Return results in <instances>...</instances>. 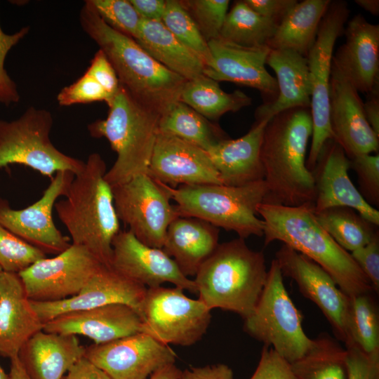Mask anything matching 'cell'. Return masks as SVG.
Masks as SVG:
<instances>
[{
  "mask_svg": "<svg viewBox=\"0 0 379 379\" xmlns=\"http://www.w3.org/2000/svg\"><path fill=\"white\" fill-rule=\"evenodd\" d=\"M312 134L310 108L289 109L268 121L260 149L267 189L263 203L286 206H314V180L305 159Z\"/></svg>",
  "mask_w": 379,
  "mask_h": 379,
  "instance_id": "cell-1",
  "label": "cell"
},
{
  "mask_svg": "<svg viewBox=\"0 0 379 379\" xmlns=\"http://www.w3.org/2000/svg\"><path fill=\"white\" fill-rule=\"evenodd\" d=\"M79 22L112 65L120 85L136 100L161 115L179 101L187 80L161 65L135 39L109 27L91 0L81 8Z\"/></svg>",
  "mask_w": 379,
  "mask_h": 379,
  "instance_id": "cell-2",
  "label": "cell"
},
{
  "mask_svg": "<svg viewBox=\"0 0 379 379\" xmlns=\"http://www.w3.org/2000/svg\"><path fill=\"white\" fill-rule=\"evenodd\" d=\"M258 214L264 222V244L280 241L323 268L349 298L370 293V281L350 253L319 224L313 206H286L262 203Z\"/></svg>",
  "mask_w": 379,
  "mask_h": 379,
  "instance_id": "cell-3",
  "label": "cell"
},
{
  "mask_svg": "<svg viewBox=\"0 0 379 379\" xmlns=\"http://www.w3.org/2000/svg\"><path fill=\"white\" fill-rule=\"evenodd\" d=\"M105 161L91 154L83 170L70 183L65 199L55 210L70 235L71 244L88 250L102 264L110 266L114 237L120 231L111 185L105 178Z\"/></svg>",
  "mask_w": 379,
  "mask_h": 379,
  "instance_id": "cell-4",
  "label": "cell"
},
{
  "mask_svg": "<svg viewBox=\"0 0 379 379\" xmlns=\"http://www.w3.org/2000/svg\"><path fill=\"white\" fill-rule=\"evenodd\" d=\"M267 276L263 253L251 249L239 237L219 244L194 281L198 299L210 310L231 311L244 319L253 311Z\"/></svg>",
  "mask_w": 379,
  "mask_h": 379,
  "instance_id": "cell-5",
  "label": "cell"
},
{
  "mask_svg": "<svg viewBox=\"0 0 379 379\" xmlns=\"http://www.w3.org/2000/svg\"><path fill=\"white\" fill-rule=\"evenodd\" d=\"M107 105V117L93 121L87 128L93 138H106L117 154L105 175L112 187L147 173L161 115L139 102L121 85Z\"/></svg>",
  "mask_w": 379,
  "mask_h": 379,
  "instance_id": "cell-6",
  "label": "cell"
},
{
  "mask_svg": "<svg viewBox=\"0 0 379 379\" xmlns=\"http://www.w3.org/2000/svg\"><path fill=\"white\" fill-rule=\"evenodd\" d=\"M157 182L175 202L178 216L201 219L235 232L244 239L263 236L264 222L258 217V207L267 192L264 180L242 186L211 184L175 188Z\"/></svg>",
  "mask_w": 379,
  "mask_h": 379,
  "instance_id": "cell-7",
  "label": "cell"
},
{
  "mask_svg": "<svg viewBox=\"0 0 379 379\" xmlns=\"http://www.w3.org/2000/svg\"><path fill=\"white\" fill-rule=\"evenodd\" d=\"M244 330L290 364L303 357L315 344L302 328V316L285 288L276 259L253 311L244 319Z\"/></svg>",
  "mask_w": 379,
  "mask_h": 379,
  "instance_id": "cell-8",
  "label": "cell"
},
{
  "mask_svg": "<svg viewBox=\"0 0 379 379\" xmlns=\"http://www.w3.org/2000/svg\"><path fill=\"white\" fill-rule=\"evenodd\" d=\"M53 119L45 109L29 107L18 119H0V168L20 164L51 179L59 171L81 172L82 160L56 148L50 134Z\"/></svg>",
  "mask_w": 379,
  "mask_h": 379,
  "instance_id": "cell-9",
  "label": "cell"
},
{
  "mask_svg": "<svg viewBox=\"0 0 379 379\" xmlns=\"http://www.w3.org/2000/svg\"><path fill=\"white\" fill-rule=\"evenodd\" d=\"M350 11L345 1H331L319 26L316 41L307 56L312 86V142L306 166L312 171L324 143L334 139L329 119V88L333 51L344 34Z\"/></svg>",
  "mask_w": 379,
  "mask_h": 379,
  "instance_id": "cell-10",
  "label": "cell"
},
{
  "mask_svg": "<svg viewBox=\"0 0 379 379\" xmlns=\"http://www.w3.org/2000/svg\"><path fill=\"white\" fill-rule=\"evenodd\" d=\"M112 189L119 221L145 245L162 248L167 229L178 216L168 192L147 173Z\"/></svg>",
  "mask_w": 379,
  "mask_h": 379,
  "instance_id": "cell-11",
  "label": "cell"
},
{
  "mask_svg": "<svg viewBox=\"0 0 379 379\" xmlns=\"http://www.w3.org/2000/svg\"><path fill=\"white\" fill-rule=\"evenodd\" d=\"M179 287L147 289L142 318L145 332L161 343L192 345L206 333L211 310L199 299L188 298Z\"/></svg>",
  "mask_w": 379,
  "mask_h": 379,
  "instance_id": "cell-12",
  "label": "cell"
},
{
  "mask_svg": "<svg viewBox=\"0 0 379 379\" xmlns=\"http://www.w3.org/2000/svg\"><path fill=\"white\" fill-rule=\"evenodd\" d=\"M103 265L84 247L71 244L59 254L36 261L18 275L31 301L53 302L77 295Z\"/></svg>",
  "mask_w": 379,
  "mask_h": 379,
  "instance_id": "cell-13",
  "label": "cell"
},
{
  "mask_svg": "<svg viewBox=\"0 0 379 379\" xmlns=\"http://www.w3.org/2000/svg\"><path fill=\"white\" fill-rule=\"evenodd\" d=\"M74 177L71 171L58 172L40 199L25 208H12L8 200L0 198V224L46 255L66 250L71 245L70 239L55 226L53 211L58 199L65 196Z\"/></svg>",
  "mask_w": 379,
  "mask_h": 379,
  "instance_id": "cell-14",
  "label": "cell"
},
{
  "mask_svg": "<svg viewBox=\"0 0 379 379\" xmlns=\"http://www.w3.org/2000/svg\"><path fill=\"white\" fill-rule=\"evenodd\" d=\"M84 357L111 379H147L159 369L174 364L177 357L168 345L145 332L91 345Z\"/></svg>",
  "mask_w": 379,
  "mask_h": 379,
  "instance_id": "cell-15",
  "label": "cell"
},
{
  "mask_svg": "<svg viewBox=\"0 0 379 379\" xmlns=\"http://www.w3.org/2000/svg\"><path fill=\"white\" fill-rule=\"evenodd\" d=\"M275 255L283 277H290L297 284L300 293L322 312L336 337L345 345L348 344L350 298L323 268L286 244Z\"/></svg>",
  "mask_w": 379,
  "mask_h": 379,
  "instance_id": "cell-16",
  "label": "cell"
},
{
  "mask_svg": "<svg viewBox=\"0 0 379 379\" xmlns=\"http://www.w3.org/2000/svg\"><path fill=\"white\" fill-rule=\"evenodd\" d=\"M112 247L110 267L129 279L147 288L168 282L197 293L194 281L185 277L162 248L145 245L129 230H120Z\"/></svg>",
  "mask_w": 379,
  "mask_h": 379,
  "instance_id": "cell-17",
  "label": "cell"
},
{
  "mask_svg": "<svg viewBox=\"0 0 379 379\" xmlns=\"http://www.w3.org/2000/svg\"><path fill=\"white\" fill-rule=\"evenodd\" d=\"M210 60L204 75L218 82L228 81L255 88L264 102H273L278 95L275 77L265 68L270 51L267 46L247 47L217 38L208 41Z\"/></svg>",
  "mask_w": 379,
  "mask_h": 379,
  "instance_id": "cell-18",
  "label": "cell"
},
{
  "mask_svg": "<svg viewBox=\"0 0 379 379\" xmlns=\"http://www.w3.org/2000/svg\"><path fill=\"white\" fill-rule=\"evenodd\" d=\"M147 289L110 266L103 265L77 295L58 301H31V303L44 324L65 313L112 303L128 305L142 317Z\"/></svg>",
  "mask_w": 379,
  "mask_h": 379,
  "instance_id": "cell-19",
  "label": "cell"
},
{
  "mask_svg": "<svg viewBox=\"0 0 379 379\" xmlns=\"http://www.w3.org/2000/svg\"><path fill=\"white\" fill-rule=\"evenodd\" d=\"M359 92L331 64L329 119L334 140L349 159L378 152L379 137L368 124Z\"/></svg>",
  "mask_w": 379,
  "mask_h": 379,
  "instance_id": "cell-20",
  "label": "cell"
},
{
  "mask_svg": "<svg viewBox=\"0 0 379 379\" xmlns=\"http://www.w3.org/2000/svg\"><path fill=\"white\" fill-rule=\"evenodd\" d=\"M147 173L173 188L180 185H222L206 150L159 132Z\"/></svg>",
  "mask_w": 379,
  "mask_h": 379,
  "instance_id": "cell-21",
  "label": "cell"
},
{
  "mask_svg": "<svg viewBox=\"0 0 379 379\" xmlns=\"http://www.w3.org/2000/svg\"><path fill=\"white\" fill-rule=\"evenodd\" d=\"M350 168V159L342 147L334 139L328 140L312 171L316 191L313 211L346 206L378 226L379 211L365 201L354 185L348 175Z\"/></svg>",
  "mask_w": 379,
  "mask_h": 379,
  "instance_id": "cell-22",
  "label": "cell"
},
{
  "mask_svg": "<svg viewBox=\"0 0 379 379\" xmlns=\"http://www.w3.org/2000/svg\"><path fill=\"white\" fill-rule=\"evenodd\" d=\"M44 331L81 335L93 340L94 344H103L145 332V324L138 312L131 306L112 303L61 314L45 323Z\"/></svg>",
  "mask_w": 379,
  "mask_h": 379,
  "instance_id": "cell-23",
  "label": "cell"
},
{
  "mask_svg": "<svg viewBox=\"0 0 379 379\" xmlns=\"http://www.w3.org/2000/svg\"><path fill=\"white\" fill-rule=\"evenodd\" d=\"M344 34L345 41L333 55L331 64L358 92L367 94L379 81V25L357 14Z\"/></svg>",
  "mask_w": 379,
  "mask_h": 379,
  "instance_id": "cell-24",
  "label": "cell"
},
{
  "mask_svg": "<svg viewBox=\"0 0 379 379\" xmlns=\"http://www.w3.org/2000/svg\"><path fill=\"white\" fill-rule=\"evenodd\" d=\"M18 274H0V355L18 356L25 342L44 330Z\"/></svg>",
  "mask_w": 379,
  "mask_h": 379,
  "instance_id": "cell-25",
  "label": "cell"
},
{
  "mask_svg": "<svg viewBox=\"0 0 379 379\" xmlns=\"http://www.w3.org/2000/svg\"><path fill=\"white\" fill-rule=\"evenodd\" d=\"M268 121H255L244 135L222 139L206 151L222 185L242 186L264 180L260 149Z\"/></svg>",
  "mask_w": 379,
  "mask_h": 379,
  "instance_id": "cell-26",
  "label": "cell"
},
{
  "mask_svg": "<svg viewBox=\"0 0 379 379\" xmlns=\"http://www.w3.org/2000/svg\"><path fill=\"white\" fill-rule=\"evenodd\" d=\"M276 73L278 95L270 103H262L255 110V121L270 120L285 110L310 108L312 86L307 59L288 49H270L266 60Z\"/></svg>",
  "mask_w": 379,
  "mask_h": 379,
  "instance_id": "cell-27",
  "label": "cell"
},
{
  "mask_svg": "<svg viewBox=\"0 0 379 379\" xmlns=\"http://www.w3.org/2000/svg\"><path fill=\"white\" fill-rule=\"evenodd\" d=\"M85 350L77 335L41 330L25 342L18 357L31 379H62Z\"/></svg>",
  "mask_w": 379,
  "mask_h": 379,
  "instance_id": "cell-28",
  "label": "cell"
},
{
  "mask_svg": "<svg viewBox=\"0 0 379 379\" xmlns=\"http://www.w3.org/2000/svg\"><path fill=\"white\" fill-rule=\"evenodd\" d=\"M220 229L194 217L178 216L168 226L162 249L187 277H195L218 246Z\"/></svg>",
  "mask_w": 379,
  "mask_h": 379,
  "instance_id": "cell-29",
  "label": "cell"
},
{
  "mask_svg": "<svg viewBox=\"0 0 379 379\" xmlns=\"http://www.w3.org/2000/svg\"><path fill=\"white\" fill-rule=\"evenodd\" d=\"M135 40L164 67L189 81L204 74L205 65L161 21L141 18Z\"/></svg>",
  "mask_w": 379,
  "mask_h": 379,
  "instance_id": "cell-30",
  "label": "cell"
},
{
  "mask_svg": "<svg viewBox=\"0 0 379 379\" xmlns=\"http://www.w3.org/2000/svg\"><path fill=\"white\" fill-rule=\"evenodd\" d=\"M331 0L297 2L278 25L267 46L270 49H288L307 57L313 46L321 20Z\"/></svg>",
  "mask_w": 379,
  "mask_h": 379,
  "instance_id": "cell-31",
  "label": "cell"
},
{
  "mask_svg": "<svg viewBox=\"0 0 379 379\" xmlns=\"http://www.w3.org/2000/svg\"><path fill=\"white\" fill-rule=\"evenodd\" d=\"M179 100L208 120H217L227 112H236L252 104V98L243 91L227 93L218 81L204 74L186 81Z\"/></svg>",
  "mask_w": 379,
  "mask_h": 379,
  "instance_id": "cell-32",
  "label": "cell"
},
{
  "mask_svg": "<svg viewBox=\"0 0 379 379\" xmlns=\"http://www.w3.org/2000/svg\"><path fill=\"white\" fill-rule=\"evenodd\" d=\"M159 132L178 138L206 151L218 141L227 138L219 126L180 100L161 116Z\"/></svg>",
  "mask_w": 379,
  "mask_h": 379,
  "instance_id": "cell-33",
  "label": "cell"
},
{
  "mask_svg": "<svg viewBox=\"0 0 379 379\" xmlns=\"http://www.w3.org/2000/svg\"><path fill=\"white\" fill-rule=\"evenodd\" d=\"M314 212L319 224L345 250L352 252L378 235V226L346 206Z\"/></svg>",
  "mask_w": 379,
  "mask_h": 379,
  "instance_id": "cell-34",
  "label": "cell"
},
{
  "mask_svg": "<svg viewBox=\"0 0 379 379\" xmlns=\"http://www.w3.org/2000/svg\"><path fill=\"white\" fill-rule=\"evenodd\" d=\"M278 25L255 12L244 0L237 1L227 13L218 38L247 47L267 46Z\"/></svg>",
  "mask_w": 379,
  "mask_h": 379,
  "instance_id": "cell-35",
  "label": "cell"
},
{
  "mask_svg": "<svg viewBox=\"0 0 379 379\" xmlns=\"http://www.w3.org/2000/svg\"><path fill=\"white\" fill-rule=\"evenodd\" d=\"M291 366L298 379H347L345 348L327 336Z\"/></svg>",
  "mask_w": 379,
  "mask_h": 379,
  "instance_id": "cell-36",
  "label": "cell"
},
{
  "mask_svg": "<svg viewBox=\"0 0 379 379\" xmlns=\"http://www.w3.org/2000/svg\"><path fill=\"white\" fill-rule=\"evenodd\" d=\"M347 329V345L353 343L368 354H379V318L369 293L350 298Z\"/></svg>",
  "mask_w": 379,
  "mask_h": 379,
  "instance_id": "cell-37",
  "label": "cell"
},
{
  "mask_svg": "<svg viewBox=\"0 0 379 379\" xmlns=\"http://www.w3.org/2000/svg\"><path fill=\"white\" fill-rule=\"evenodd\" d=\"M161 22L181 43L197 55L206 66L211 57L208 42L179 0H166Z\"/></svg>",
  "mask_w": 379,
  "mask_h": 379,
  "instance_id": "cell-38",
  "label": "cell"
},
{
  "mask_svg": "<svg viewBox=\"0 0 379 379\" xmlns=\"http://www.w3.org/2000/svg\"><path fill=\"white\" fill-rule=\"evenodd\" d=\"M45 257L43 251L0 224V267L3 272L18 274Z\"/></svg>",
  "mask_w": 379,
  "mask_h": 379,
  "instance_id": "cell-39",
  "label": "cell"
},
{
  "mask_svg": "<svg viewBox=\"0 0 379 379\" xmlns=\"http://www.w3.org/2000/svg\"><path fill=\"white\" fill-rule=\"evenodd\" d=\"M208 42L219 37L229 0H179Z\"/></svg>",
  "mask_w": 379,
  "mask_h": 379,
  "instance_id": "cell-40",
  "label": "cell"
},
{
  "mask_svg": "<svg viewBox=\"0 0 379 379\" xmlns=\"http://www.w3.org/2000/svg\"><path fill=\"white\" fill-rule=\"evenodd\" d=\"M100 17L112 28L135 39L141 17L129 0H91Z\"/></svg>",
  "mask_w": 379,
  "mask_h": 379,
  "instance_id": "cell-41",
  "label": "cell"
},
{
  "mask_svg": "<svg viewBox=\"0 0 379 379\" xmlns=\"http://www.w3.org/2000/svg\"><path fill=\"white\" fill-rule=\"evenodd\" d=\"M350 168L358 177L359 192L373 207L379 206V155L366 154L350 159Z\"/></svg>",
  "mask_w": 379,
  "mask_h": 379,
  "instance_id": "cell-42",
  "label": "cell"
},
{
  "mask_svg": "<svg viewBox=\"0 0 379 379\" xmlns=\"http://www.w3.org/2000/svg\"><path fill=\"white\" fill-rule=\"evenodd\" d=\"M109 100V96L106 91L86 72L72 84L64 87L57 95V101L60 106L99 101L107 103Z\"/></svg>",
  "mask_w": 379,
  "mask_h": 379,
  "instance_id": "cell-43",
  "label": "cell"
},
{
  "mask_svg": "<svg viewBox=\"0 0 379 379\" xmlns=\"http://www.w3.org/2000/svg\"><path fill=\"white\" fill-rule=\"evenodd\" d=\"M29 27H22L18 32L8 34L0 25V102L6 105L17 103L20 99L15 83L4 68V62L9 51L29 32Z\"/></svg>",
  "mask_w": 379,
  "mask_h": 379,
  "instance_id": "cell-44",
  "label": "cell"
},
{
  "mask_svg": "<svg viewBox=\"0 0 379 379\" xmlns=\"http://www.w3.org/2000/svg\"><path fill=\"white\" fill-rule=\"evenodd\" d=\"M345 347L347 379H379V354H368L353 343Z\"/></svg>",
  "mask_w": 379,
  "mask_h": 379,
  "instance_id": "cell-45",
  "label": "cell"
},
{
  "mask_svg": "<svg viewBox=\"0 0 379 379\" xmlns=\"http://www.w3.org/2000/svg\"><path fill=\"white\" fill-rule=\"evenodd\" d=\"M250 379H298L291 364L264 345L257 368Z\"/></svg>",
  "mask_w": 379,
  "mask_h": 379,
  "instance_id": "cell-46",
  "label": "cell"
},
{
  "mask_svg": "<svg viewBox=\"0 0 379 379\" xmlns=\"http://www.w3.org/2000/svg\"><path fill=\"white\" fill-rule=\"evenodd\" d=\"M370 281L374 291H379V234L366 245L350 253Z\"/></svg>",
  "mask_w": 379,
  "mask_h": 379,
  "instance_id": "cell-47",
  "label": "cell"
},
{
  "mask_svg": "<svg viewBox=\"0 0 379 379\" xmlns=\"http://www.w3.org/2000/svg\"><path fill=\"white\" fill-rule=\"evenodd\" d=\"M85 72L102 86L109 96V99L119 88L120 84L117 73L104 52L100 49L95 53Z\"/></svg>",
  "mask_w": 379,
  "mask_h": 379,
  "instance_id": "cell-48",
  "label": "cell"
},
{
  "mask_svg": "<svg viewBox=\"0 0 379 379\" xmlns=\"http://www.w3.org/2000/svg\"><path fill=\"white\" fill-rule=\"evenodd\" d=\"M244 1L259 15L278 24L298 2L296 0H244Z\"/></svg>",
  "mask_w": 379,
  "mask_h": 379,
  "instance_id": "cell-49",
  "label": "cell"
},
{
  "mask_svg": "<svg viewBox=\"0 0 379 379\" xmlns=\"http://www.w3.org/2000/svg\"><path fill=\"white\" fill-rule=\"evenodd\" d=\"M180 379H235L232 370L226 364H217L190 367L182 371Z\"/></svg>",
  "mask_w": 379,
  "mask_h": 379,
  "instance_id": "cell-50",
  "label": "cell"
},
{
  "mask_svg": "<svg viewBox=\"0 0 379 379\" xmlns=\"http://www.w3.org/2000/svg\"><path fill=\"white\" fill-rule=\"evenodd\" d=\"M62 379H111L102 370L83 357Z\"/></svg>",
  "mask_w": 379,
  "mask_h": 379,
  "instance_id": "cell-51",
  "label": "cell"
},
{
  "mask_svg": "<svg viewBox=\"0 0 379 379\" xmlns=\"http://www.w3.org/2000/svg\"><path fill=\"white\" fill-rule=\"evenodd\" d=\"M141 18L161 21L166 0H129Z\"/></svg>",
  "mask_w": 379,
  "mask_h": 379,
  "instance_id": "cell-52",
  "label": "cell"
},
{
  "mask_svg": "<svg viewBox=\"0 0 379 379\" xmlns=\"http://www.w3.org/2000/svg\"><path fill=\"white\" fill-rule=\"evenodd\" d=\"M363 108L368 124L379 137V81L375 83L371 91L366 94Z\"/></svg>",
  "mask_w": 379,
  "mask_h": 379,
  "instance_id": "cell-53",
  "label": "cell"
},
{
  "mask_svg": "<svg viewBox=\"0 0 379 379\" xmlns=\"http://www.w3.org/2000/svg\"><path fill=\"white\" fill-rule=\"evenodd\" d=\"M181 373L182 371L171 364L154 372L149 379H180Z\"/></svg>",
  "mask_w": 379,
  "mask_h": 379,
  "instance_id": "cell-54",
  "label": "cell"
},
{
  "mask_svg": "<svg viewBox=\"0 0 379 379\" xmlns=\"http://www.w3.org/2000/svg\"><path fill=\"white\" fill-rule=\"evenodd\" d=\"M11 368L8 374L9 379H31L18 356L11 358Z\"/></svg>",
  "mask_w": 379,
  "mask_h": 379,
  "instance_id": "cell-55",
  "label": "cell"
},
{
  "mask_svg": "<svg viewBox=\"0 0 379 379\" xmlns=\"http://www.w3.org/2000/svg\"><path fill=\"white\" fill-rule=\"evenodd\" d=\"M354 2L372 15H378L379 14L378 0H355Z\"/></svg>",
  "mask_w": 379,
  "mask_h": 379,
  "instance_id": "cell-56",
  "label": "cell"
},
{
  "mask_svg": "<svg viewBox=\"0 0 379 379\" xmlns=\"http://www.w3.org/2000/svg\"><path fill=\"white\" fill-rule=\"evenodd\" d=\"M0 379H9L8 374H7L1 366L0 365Z\"/></svg>",
  "mask_w": 379,
  "mask_h": 379,
  "instance_id": "cell-57",
  "label": "cell"
},
{
  "mask_svg": "<svg viewBox=\"0 0 379 379\" xmlns=\"http://www.w3.org/2000/svg\"><path fill=\"white\" fill-rule=\"evenodd\" d=\"M2 272H3V271H2V269H1V267H0V274H1Z\"/></svg>",
  "mask_w": 379,
  "mask_h": 379,
  "instance_id": "cell-58",
  "label": "cell"
}]
</instances>
